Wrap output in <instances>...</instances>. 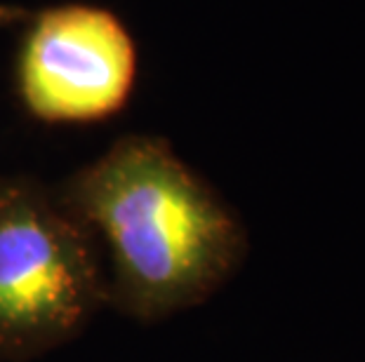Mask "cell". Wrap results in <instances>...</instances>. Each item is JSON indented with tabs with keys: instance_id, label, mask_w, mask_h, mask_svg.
<instances>
[{
	"instance_id": "obj_2",
	"label": "cell",
	"mask_w": 365,
	"mask_h": 362,
	"mask_svg": "<svg viewBox=\"0 0 365 362\" xmlns=\"http://www.w3.org/2000/svg\"><path fill=\"white\" fill-rule=\"evenodd\" d=\"M106 304L97 240L34 176H0V362L76 339Z\"/></svg>"
},
{
	"instance_id": "obj_4",
	"label": "cell",
	"mask_w": 365,
	"mask_h": 362,
	"mask_svg": "<svg viewBox=\"0 0 365 362\" xmlns=\"http://www.w3.org/2000/svg\"><path fill=\"white\" fill-rule=\"evenodd\" d=\"M31 10L21 5H10V3H0V31L3 28H10V26H17V24H26L31 19Z\"/></svg>"
},
{
	"instance_id": "obj_3",
	"label": "cell",
	"mask_w": 365,
	"mask_h": 362,
	"mask_svg": "<svg viewBox=\"0 0 365 362\" xmlns=\"http://www.w3.org/2000/svg\"><path fill=\"white\" fill-rule=\"evenodd\" d=\"M137 80V48L125 24L95 5L31 14L14 59V92L34 120L88 125L120 113Z\"/></svg>"
},
{
	"instance_id": "obj_1",
	"label": "cell",
	"mask_w": 365,
	"mask_h": 362,
	"mask_svg": "<svg viewBox=\"0 0 365 362\" xmlns=\"http://www.w3.org/2000/svg\"><path fill=\"white\" fill-rule=\"evenodd\" d=\"M54 193L106 254V304L139 322L205 302L245 254L234 210L163 137H120Z\"/></svg>"
}]
</instances>
